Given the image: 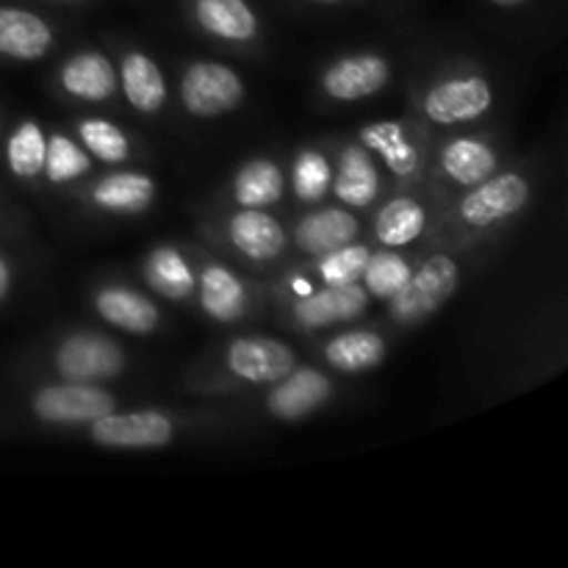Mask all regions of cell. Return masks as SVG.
<instances>
[{
    "label": "cell",
    "mask_w": 568,
    "mask_h": 568,
    "mask_svg": "<svg viewBox=\"0 0 568 568\" xmlns=\"http://www.w3.org/2000/svg\"><path fill=\"white\" fill-rule=\"evenodd\" d=\"M536 189L538 166L530 159H510L491 178L447 200L422 244L475 255L486 244L499 242L527 214Z\"/></svg>",
    "instance_id": "cell-1"
},
{
    "label": "cell",
    "mask_w": 568,
    "mask_h": 568,
    "mask_svg": "<svg viewBox=\"0 0 568 568\" xmlns=\"http://www.w3.org/2000/svg\"><path fill=\"white\" fill-rule=\"evenodd\" d=\"M408 111L430 136L477 128L491 120L499 105L491 72L469 59H449L427 67L408 87Z\"/></svg>",
    "instance_id": "cell-2"
},
{
    "label": "cell",
    "mask_w": 568,
    "mask_h": 568,
    "mask_svg": "<svg viewBox=\"0 0 568 568\" xmlns=\"http://www.w3.org/2000/svg\"><path fill=\"white\" fill-rule=\"evenodd\" d=\"M297 364V349L283 338L242 333L227 338L211 358L189 369L186 386L194 394L261 392L288 375Z\"/></svg>",
    "instance_id": "cell-3"
},
{
    "label": "cell",
    "mask_w": 568,
    "mask_h": 568,
    "mask_svg": "<svg viewBox=\"0 0 568 568\" xmlns=\"http://www.w3.org/2000/svg\"><path fill=\"white\" fill-rule=\"evenodd\" d=\"M510 161V142L503 131L477 125L433 136L425 166V186L438 209L455 194L477 186Z\"/></svg>",
    "instance_id": "cell-4"
},
{
    "label": "cell",
    "mask_w": 568,
    "mask_h": 568,
    "mask_svg": "<svg viewBox=\"0 0 568 568\" xmlns=\"http://www.w3.org/2000/svg\"><path fill=\"white\" fill-rule=\"evenodd\" d=\"M214 414L203 410H170V408H131L111 410L87 425V438L100 449L114 453H153L166 449L181 438L194 436L197 427L214 425Z\"/></svg>",
    "instance_id": "cell-5"
},
{
    "label": "cell",
    "mask_w": 568,
    "mask_h": 568,
    "mask_svg": "<svg viewBox=\"0 0 568 568\" xmlns=\"http://www.w3.org/2000/svg\"><path fill=\"white\" fill-rule=\"evenodd\" d=\"M464 258L469 253L422 244L419 261L408 283L386 303V322L397 331H414L438 314L466 281Z\"/></svg>",
    "instance_id": "cell-6"
},
{
    "label": "cell",
    "mask_w": 568,
    "mask_h": 568,
    "mask_svg": "<svg viewBox=\"0 0 568 568\" xmlns=\"http://www.w3.org/2000/svg\"><path fill=\"white\" fill-rule=\"evenodd\" d=\"M131 369V355L109 333L92 327L64 331L42 355V375L67 383H111Z\"/></svg>",
    "instance_id": "cell-7"
},
{
    "label": "cell",
    "mask_w": 568,
    "mask_h": 568,
    "mask_svg": "<svg viewBox=\"0 0 568 568\" xmlns=\"http://www.w3.org/2000/svg\"><path fill=\"white\" fill-rule=\"evenodd\" d=\"M277 308L288 325L308 336L355 325L369 311L372 297L364 283L347 286H277Z\"/></svg>",
    "instance_id": "cell-8"
},
{
    "label": "cell",
    "mask_w": 568,
    "mask_h": 568,
    "mask_svg": "<svg viewBox=\"0 0 568 568\" xmlns=\"http://www.w3.org/2000/svg\"><path fill=\"white\" fill-rule=\"evenodd\" d=\"M355 139L375 155L388 186L425 183V166L433 136L414 116L399 114L392 116V120L366 122L364 128H358Z\"/></svg>",
    "instance_id": "cell-9"
},
{
    "label": "cell",
    "mask_w": 568,
    "mask_h": 568,
    "mask_svg": "<svg viewBox=\"0 0 568 568\" xmlns=\"http://www.w3.org/2000/svg\"><path fill=\"white\" fill-rule=\"evenodd\" d=\"M116 408H120V397L111 394L105 383L44 381L33 386L26 397L31 422L50 430H78Z\"/></svg>",
    "instance_id": "cell-10"
},
{
    "label": "cell",
    "mask_w": 568,
    "mask_h": 568,
    "mask_svg": "<svg viewBox=\"0 0 568 568\" xmlns=\"http://www.w3.org/2000/svg\"><path fill=\"white\" fill-rule=\"evenodd\" d=\"M436 214L438 203L425 183L388 186L386 194L372 205L366 231L375 247H416L430 236Z\"/></svg>",
    "instance_id": "cell-11"
},
{
    "label": "cell",
    "mask_w": 568,
    "mask_h": 568,
    "mask_svg": "<svg viewBox=\"0 0 568 568\" xmlns=\"http://www.w3.org/2000/svg\"><path fill=\"white\" fill-rule=\"evenodd\" d=\"M192 255L194 270H197L194 303L203 311L205 320L222 327L247 322L258 308V286L220 255L205 253L203 247H192Z\"/></svg>",
    "instance_id": "cell-12"
},
{
    "label": "cell",
    "mask_w": 568,
    "mask_h": 568,
    "mask_svg": "<svg viewBox=\"0 0 568 568\" xmlns=\"http://www.w3.org/2000/svg\"><path fill=\"white\" fill-rule=\"evenodd\" d=\"M247 98L244 75L216 59H189L178 75V105L192 120H220L242 109Z\"/></svg>",
    "instance_id": "cell-13"
},
{
    "label": "cell",
    "mask_w": 568,
    "mask_h": 568,
    "mask_svg": "<svg viewBox=\"0 0 568 568\" xmlns=\"http://www.w3.org/2000/svg\"><path fill=\"white\" fill-rule=\"evenodd\" d=\"M394 83V59L383 50L333 55L316 72V98L325 105H355L377 98Z\"/></svg>",
    "instance_id": "cell-14"
},
{
    "label": "cell",
    "mask_w": 568,
    "mask_h": 568,
    "mask_svg": "<svg viewBox=\"0 0 568 568\" xmlns=\"http://www.w3.org/2000/svg\"><path fill=\"white\" fill-rule=\"evenodd\" d=\"M227 253L250 266H275L288 255V225L266 209H227L214 222V236Z\"/></svg>",
    "instance_id": "cell-15"
},
{
    "label": "cell",
    "mask_w": 568,
    "mask_h": 568,
    "mask_svg": "<svg viewBox=\"0 0 568 568\" xmlns=\"http://www.w3.org/2000/svg\"><path fill=\"white\" fill-rule=\"evenodd\" d=\"M78 203L98 216L109 220H136L153 209L159 197V183L148 170L111 166V172L92 175L72 189Z\"/></svg>",
    "instance_id": "cell-16"
},
{
    "label": "cell",
    "mask_w": 568,
    "mask_h": 568,
    "mask_svg": "<svg viewBox=\"0 0 568 568\" xmlns=\"http://www.w3.org/2000/svg\"><path fill=\"white\" fill-rule=\"evenodd\" d=\"M336 392L338 388L331 372L314 364H297L288 375L264 388L261 405L270 419L294 425V422H305L325 410Z\"/></svg>",
    "instance_id": "cell-17"
},
{
    "label": "cell",
    "mask_w": 568,
    "mask_h": 568,
    "mask_svg": "<svg viewBox=\"0 0 568 568\" xmlns=\"http://www.w3.org/2000/svg\"><path fill=\"white\" fill-rule=\"evenodd\" d=\"M364 231L366 222L361 220L358 211L325 200V203L308 205L288 225V253L303 261L320 258V255L333 253V250L361 239Z\"/></svg>",
    "instance_id": "cell-18"
},
{
    "label": "cell",
    "mask_w": 568,
    "mask_h": 568,
    "mask_svg": "<svg viewBox=\"0 0 568 568\" xmlns=\"http://www.w3.org/2000/svg\"><path fill=\"white\" fill-rule=\"evenodd\" d=\"M53 89L61 100L78 105H109L120 94L114 55L100 48H78L53 70Z\"/></svg>",
    "instance_id": "cell-19"
},
{
    "label": "cell",
    "mask_w": 568,
    "mask_h": 568,
    "mask_svg": "<svg viewBox=\"0 0 568 568\" xmlns=\"http://www.w3.org/2000/svg\"><path fill=\"white\" fill-rule=\"evenodd\" d=\"M386 175L375 155L355 136L336 139L333 148V183L331 197L347 209L366 214L386 194Z\"/></svg>",
    "instance_id": "cell-20"
},
{
    "label": "cell",
    "mask_w": 568,
    "mask_h": 568,
    "mask_svg": "<svg viewBox=\"0 0 568 568\" xmlns=\"http://www.w3.org/2000/svg\"><path fill=\"white\" fill-rule=\"evenodd\" d=\"M194 31L225 48H255L264 39V17L253 0H183Z\"/></svg>",
    "instance_id": "cell-21"
},
{
    "label": "cell",
    "mask_w": 568,
    "mask_h": 568,
    "mask_svg": "<svg viewBox=\"0 0 568 568\" xmlns=\"http://www.w3.org/2000/svg\"><path fill=\"white\" fill-rule=\"evenodd\" d=\"M92 311L100 322L128 336H153L164 327V314L153 294L125 281H103L92 288Z\"/></svg>",
    "instance_id": "cell-22"
},
{
    "label": "cell",
    "mask_w": 568,
    "mask_h": 568,
    "mask_svg": "<svg viewBox=\"0 0 568 568\" xmlns=\"http://www.w3.org/2000/svg\"><path fill=\"white\" fill-rule=\"evenodd\" d=\"M114 64L116 78H120V94L125 98L128 109L148 120L159 116L170 103V83H166L155 55L136 44H120Z\"/></svg>",
    "instance_id": "cell-23"
},
{
    "label": "cell",
    "mask_w": 568,
    "mask_h": 568,
    "mask_svg": "<svg viewBox=\"0 0 568 568\" xmlns=\"http://www.w3.org/2000/svg\"><path fill=\"white\" fill-rule=\"evenodd\" d=\"M59 28L42 11L0 3V61L37 64L53 53Z\"/></svg>",
    "instance_id": "cell-24"
},
{
    "label": "cell",
    "mask_w": 568,
    "mask_h": 568,
    "mask_svg": "<svg viewBox=\"0 0 568 568\" xmlns=\"http://www.w3.org/2000/svg\"><path fill=\"white\" fill-rule=\"evenodd\" d=\"M316 355L331 375H366L375 372L388 355V336L381 327H338L320 342Z\"/></svg>",
    "instance_id": "cell-25"
},
{
    "label": "cell",
    "mask_w": 568,
    "mask_h": 568,
    "mask_svg": "<svg viewBox=\"0 0 568 568\" xmlns=\"http://www.w3.org/2000/svg\"><path fill=\"white\" fill-rule=\"evenodd\" d=\"M286 194V166L275 155H253L242 161L225 183V203L233 209L272 211Z\"/></svg>",
    "instance_id": "cell-26"
},
{
    "label": "cell",
    "mask_w": 568,
    "mask_h": 568,
    "mask_svg": "<svg viewBox=\"0 0 568 568\" xmlns=\"http://www.w3.org/2000/svg\"><path fill=\"white\" fill-rule=\"evenodd\" d=\"M139 275H142L144 286L153 292V297L175 305H186L194 300L197 270H194L192 247L155 244L142 255Z\"/></svg>",
    "instance_id": "cell-27"
},
{
    "label": "cell",
    "mask_w": 568,
    "mask_h": 568,
    "mask_svg": "<svg viewBox=\"0 0 568 568\" xmlns=\"http://www.w3.org/2000/svg\"><path fill=\"white\" fill-rule=\"evenodd\" d=\"M372 250H375L372 239L361 236L344 247L333 250V253L292 266L277 286H347V283H361Z\"/></svg>",
    "instance_id": "cell-28"
},
{
    "label": "cell",
    "mask_w": 568,
    "mask_h": 568,
    "mask_svg": "<svg viewBox=\"0 0 568 568\" xmlns=\"http://www.w3.org/2000/svg\"><path fill=\"white\" fill-rule=\"evenodd\" d=\"M44 150H48V131L37 116H20L9 131H3L0 155L11 181L37 192L44 189Z\"/></svg>",
    "instance_id": "cell-29"
},
{
    "label": "cell",
    "mask_w": 568,
    "mask_h": 568,
    "mask_svg": "<svg viewBox=\"0 0 568 568\" xmlns=\"http://www.w3.org/2000/svg\"><path fill=\"white\" fill-rule=\"evenodd\" d=\"M333 148H336V139L300 144L297 153L292 155V164L286 166L288 194L305 209L331 200Z\"/></svg>",
    "instance_id": "cell-30"
},
{
    "label": "cell",
    "mask_w": 568,
    "mask_h": 568,
    "mask_svg": "<svg viewBox=\"0 0 568 568\" xmlns=\"http://www.w3.org/2000/svg\"><path fill=\"white\" fill-rule=\"evenodd\" d=\"M70 133L92 155L94 164L128 166L139 155L136 142L120 122L103 114H83L70 122Z\"/></svg>",
    "instance_id": "cell-31"
},
{
    "label": "cell",
    "mask_w": 568,
    "mask_h": 568,
    "mask_svg": "<svg viewBox=\"0 0 568 568\" xmlns=\"http://www.w3.org/2000/svg\"><path fill=\"white\" fill-rule=\"evenodd\" d=\"M94 170H98V164L92 161V155L81 148V142L70 131H64V128L48 131V150H44L42 172L44 189L72 192L87 178H92Z\"/></svg>",
    "instance_id": "cell-32"
},
{
    "label": "cell",
    "mask_w": 568,
    "mask_h": 568,
    "mask_svg": "<svg viewBox=\"0 0 568 568\" xmlns=\"http://www.w3.org/2000/svg\"><path fill=\"white\" fill-rule=\"evenodd\" d=\"M422 244H416V250L410 253V247L405 250H392V247H375L369 255V264H366L364 283L366 294L372 297V303L386 305L399 288L408 283L410 272H414L416 261H419Z\"/></svg>",
    "instance_id": "cell-33"
},
{
    "label": "cell",
    "mask_w": 568,
    "mask_h": 568,
    "mask_svg": "<svg viewBox=\"0 0 568 568\" xmlns=\"http://www.w3.org/2000/svg\"><path fill=\"white\" fill-rule=\"evenodd\" d=\"M14 283H17V266L11 261V255L6 250H0V305L11 297L14 292Z\"/></svg>",
    "instance_id": "cell-34"
},
{
    "label": "cell",
    "mask_w": 568,
    "mask_h": 568,
    "mask_svg": "<svg viewBox=\"0 0 568 568\" xmlns=\"http://www.w3.org/2000/svg\"><path fill=\"white\" fill-rule=\"evenodd\" d=\"M17 225H20V216L6 203V197H0V233H11Z\"/></svg>",
    "instance_id": "cell-35"
},
{
    "label": "cell",
    "mask_w": 568,
    "mask_h": 568,
    "mask_svg": "<svg viewBox=\"0 0 568 568\" xmlns=\"http://www.w3.org/2000/svg\"><path fill=\"white\" fill-rule=\"evenodd\" d=\"M488 9L505 11V14H514V11H525L532 0H483Z\"/></svg>",
    "instance_id": "cell-36"
},
{
    "label": "cell",
    "mask_w": 568,
    "mask_h": 568,
    "mask_svg": "<svg viewBox=\"0 0 568 568\" xmlns=\"http://www.w3.org/2000/svg\"><path fill=\"white\" fill-rule=\"evenodd\" d=\"M305 3H316V6H353L358 0H305Z\"/></svg>",
    "instance_id": "cell-37"
},
{
    "label": "cell",
    "mask_w": 568,
    "mask_h": 568,
    "mask_svg": "<svg viewBox=\"0 0 568 568\" xmlns=\"http://www.w3.org/2000/svg\"><path fill=\"white\" fill-rule=\"evenodd\" d=\"M42 3H83V0H42Z\"/></svg>",
    "instance_id": "cell-38"
},
{
    "label": "cell",
    "mask_w": 568,
    "mask_h": 568,
    "mask_svg": "<svg viewBox=\"0 0 568 568\" xmlns=\"http://www.w3.org/2000/svg\"><path fill=\"white\" fill-rule=\"evenodd\" d=\"M3 131H6V125H3V114H0V136H3Z\"/></svg>",
    "instance_id": "cell-39"
},
{
    "label": "cell",
    "mask_w": 568,
    "mask_h": 568,
    "mask_svg": "<svg viewBox=\"0 0 568 568\" xmlns=\"http://www.w3.org/2000/svg\"><path fill=\"white\" fill-rule=\"evenodd\" d=\"M0 197H6V192H3V183H0Z\"/></svg>",
    "instance_id": "cell-40"
}]
</instances>
